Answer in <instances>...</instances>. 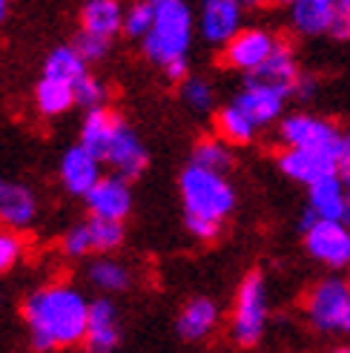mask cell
Instances as JSON below:
<instances>
[{"instance_id": "obj_1", "label": "cell", "mask_w": 350, "mask_h": 353, "mask_svg": "<svg viewBox=\"0 0 350 353\" xmlns=\"http://www.w3.org/2000/svg\"><path fill=\"white\" fill-rule=\"evenodd\" d=\"M23 319L34 350L52 353L83 345L86 319H90V299L78 288L55 281L34 290L23 302Z\"/></svg>"}, {"instance_id": "obj_2", "label": "cell", "mask_w": 350, "mask_h": 353, "mask_svg": "<svg viewBox=\"0 0 350 353\" xmlns=\"http://www.w3.org/2000/svg\"><path fill=\"white\" fill-rule=\"evenodd\" d=\"M178 192L189 236L198 241H216L224 230V221L236 210V187L227 179V172L189 161L178 179Z\"/></svg>"}, {"instance_id": "obj_3", "label": "cell", "mask_w": 350, "mask_h": 353, "mask_svg": "<svg viewBox=\"0 0 350 353\" xmlns=\"http://www.w3.org/2000/svg\"><path fill=\"white\" fill-rule=\"evenodd\" d=\"M144 55L155 66H169L175 61H184L192 41V12L184 0H161L155 3L152 29L141 38Z\"/></svg>"}, {"instance_id": "obj_4", "label": "cell", "mask_w": 350, "mask_h": 353, "mask_svg": "<svg viewBox=\"0 0 350 353\" xmlns=\"http://www.w3.org/2000/svg\"><path fill=\"white\" fill-rule=\"evenodd\" d=\"M270 325V290L261 270H250L241 279L230 313V336L241 347H256Z\"/></svg>"}, {"instance_id": "obj_5", "label": "cell", "mask_w": 350, "mask_h": 353, "mask_svg": "<svg viewBox=\"0 0 350 353\" xmlns=\"http://www.w3.org/2000/svg\"><path fill=\"white\" fill-rule=\"evenodd\" d=\"M305 313L322 333H350V281L339 276L322 279L305 296Z\"/></svg>"}, {"instance_id": "obj_6", "label": "cell", "mask_w": 350, "mask_h": 353, "mask_svg": "<svg viewBox=\"0 0 350 353\" xmlns=\"http://www.w3.org/2000/svg\"><path fill=\"white\" fill-rule=\"evenodd\" d=\"M305 250L313 261L330 270L350 268V227L342 219H316L302 230Z\"/></svg>"}, {"instance_id": "obj_7", "label": "cell", "mask_w": 350, "mask_h": 353, "mask_svg": "<svg viewBox=\"0 0 350 353\" xmlns=\"http://www.w3.org/2000/svg\"><path fill=\"white\" fill-rule=\"evenodd\" d=\"M342 135L333 121L310 115V112H293L278 123V141L282 147H305V150H336L342 152Z\"/></svg>"}, {"instance_id": "obj_8", "label": "cell", "mask_w": 350, "mask_h": 353, "mask_svg": "<svg viewBox=\"0 0 350 353\" xmlns=\"http://www.w3.org/2000/svg\"><path fill=\"white\" fill-rule=\"evenodd\" d=\"M278 46V38L267 29H238L230 41L221 46V61L224 66L236 69V72H253L265 63L273 49Z\"/></svg>"}, {"instance_id": "obj_9", "label": "cell", "mask_w": 350, "mask_h": 353, "mask_svg": "<svg viewBox=\"0 0 350 353\" xmlns=\"http://www.w3.org/2000/svg\"><path fill=\"white\" fill-rule=\"evenodd\" d=\"M278 170L285 172V179L305 187L325 179V175L342 172L336 150H305V147H285L278 152Z\"/></svg>"}, {"instance_id": "obj_10", "label": "cell", "mask_w": 350, "mask_h": 353, "mask_svg": "<svg viewBox=\"0 0 350 353\" xmlns=\"http://www.w3.org/2000/svg\"><path fill=\"white\" fill-rule=\"evenodd\" d=\"M103 164H110L112 172L121 175V179H127V181H135L144 175V170L150 164V152L127 121L121 123L115 138L110 141L107 152H103Z\"/></svg>"}, {"instance_id": "obj_11", "label": "cell", "mask_w": 350, "mask_h": 353, "mask_svg": "<svg viewBox=\"0 0 350 353\" xmlns=\"http://www.w3.org/2000/svg\"><path fill=\"white\" fill-rule=\"evenodd\" d=\"M90 216L124 221L132 213V187L121 175H101L98 184L83 196Z\"/></svg>"}, {"instance_id": "obj_12", "label": "cell", "mask_w": 350, "mask_h": 353, "mask_svg": "<svg viewBox=\"0 0 350 353\" xmlns=\"http://www.w3.org/2000/svg\"><path fill=\"white\" fill-rule=\"evenodd\" d=\"M121 342V316L110 296L90 302V319H86L83 347L90 353H112Z\"/></svg>"}, {"instance_id": "obj_13", "label": "cell", "mask_w": 350, "mask_h": 353, "mask_svg": "<svg viewBox=\"0 0 350 353\" xmlns=\"http://www.w3.org/2000/svg\"><path fill=\"white\" fill-rule=\"evenodd\" d=\"M101 167H103L101 158L92 150H86L78 141V144L69 147L63 152V158H61V184L66 187L69 196L83 199L86 192L98 184L101 175H103Z\"/></svg>"}, {"instance_id": "obj_14", "label": "cell", "mask_w": 350, "mask_h": 353, "mask_svg": "<svg viewBox=\"0 0 350 353\" xmlns=\"http://www.w3.org/2000/svg\"><path fill=\"white\" fill-rule=\"evenodd\" d=\"M241 12H244L241 0H201L198 29L204 41L224 46L241 29Z\"/></svg>"}, {"instance_id": "obj_15", "label": "cell", "mask_w": 350, "mask_h": 353, "mask_svg": "<svg viewBox=\"0 0 350 353\" xmlns=\"http://www.w3.org/2000/svg\"><path fill=\"white\" fill-rule=\"evenodd\" d=\"M299 78H302V69H299V63H296L293 49L287 43H282V41H278V46L273 49V55L247 75V81L270 86V90L282 92L285 98H293Z\"/></svg>"}, {"instance_id": "obj_16", "label": "cell", "mask_w": 350, "mask_h": 353, "mask_svg": "<svg viewBox=\"0 0 350 353\" xmlns=\"http://www.w3.org/2000/svg\"><path fill=\"white\" fill-rule=\"evenodd\" d=\"M285 95L270 90V86H261V83H253L247 81L244 83V90L236 95V107L247 115L258 130L270 127V123H276L278 118H282V110H285Z\"/></svg>"}, {"instance_id": "obj_17", "label": "cell", "mask_w": 350, "mask_h": 353, "mask_svg": "<svg viewBox=\"0 0 350 353\" xmlns=\"http://www.w3.org/2000/svg\"><path fill=\"white\" fill-rule=\"evenodd\" d=\"M218 319H221V310L213 299L196 296V299H187L184 307L178 310L175 327H178V336L184 342H201L207 336H213V330L218 327Z\"/></svg>"}, {"instance_id": "obj_18", "label": "cell", "mask_w": 350, "mask_h": 353, "mask_svg": "<svg viewBox=\"0 0 350 353\" xmlns=\"http://www.w3.org/2000/svg\"><path fill=\"white\" fill-rule=\"evenodd\" d=\"M38 216V199L26 184L0 179V224L12 230H23Z\"/></svg>"}, {"instance_id": "obj_19", "label": "cell", "mask_w": 350, "mask_h": 353, "mask_svg": "<svg viewBox=\"0 0 350 353\" xmlns=\"http://www.w3.org/2000/svg\"><path fill=\"white\" fill-rule=\"evenodd\" d=\"M124 123L118 112H112L110 107H95V110H86V118L81 123V144L86 150H92L101 161H103V152H107L110 141L115 138L118 127Z\"/></svg>"}, {"instance_id": "obj_20", "label": "cell", "mask_w": 350, "mask_h": 353, "mask_svg": "<svg viewBox=\"0 0 350 353\" xmlns=\"http://www.w3.org/2000/svg\"><path fill=\"white\" fill-rule=\"evenodd\" d=\"M81 29L112 41L124 29V6H121V0H86L81 6Z\"/></svg>"}, {"instance_id": "obj_21", "label": "cell", "mask_w": 350, "mask_h": 353, "mask_svg": "<svg viewBox=\"0 0 350 353\" xmlns=\"http://www.w3.org/2000/svg\"><path fill=\"white\" fill-rule=\"evenodd\" d=\"M307 210L316 219H342L344 216V179L342 172L325 175L307 187Z\"/></svg>"}, {"instance_id": "obj_22", "label": "cell", "mask_w": 350, "mask_h": 353, "mask_svg": "<svg viewBox=\"0 0 350 353\" xmlns=\"http://www.w3.org/2000/svg\"><path fill=\"white\" fill-rule=\"evenodd\" d=\"M34 107L46 118H58V115L69 112L75 107V86L66 81H58V78L41 75L38 86H34Z\"/></svg>"}, {"instance_id": "obj_23", "label": "cell", "mask_w": 350, "mask_h": 353, "mask_svg": "<svg viewBox=\"0 0 350 353\" xmlns=\"http://www.w3.org/2000/svg\"><path fill=\"white\" fill-rule=\"evenodd\" d=\"M339 0H296L293 9V26L299 34H325L330 32V21H333Z\"/></svg>"}, {"instance_id": "obj_24", "label": "cell", "mask_w": 350, "mask_h": 353, "mask_svg": "<svg viewBox=\"0 0 350 353\" xmlns=\"http://www.w3.org/2000/svg\"><path fill=\"white\" fill-rule=\"evenodd\" d=\"M86 279H90V285L101 293H124L132 288V270L110 256L95 259L90 264V270H86Z\"/></svg>"}, {"instance_id": "obj_25", "label": "cell", "mask_w": 350, "mask_h": 353, "mask_svg": "<svg viewBox=\"0 0 350 353\" xmlns=\"http://www.w3.org/2000/svg\"><path fill=\"white\" fill-rule=\"evenodd\" d=\"M256 132H258V127L236 107V103H230V107H221L216 112V135L224 138L230 147L250 144V141L256 138Z\"/></svg>"}, {"instance_id": "obj_26", "label": "cell", "mask_w": 350, "mask_h": 353, "mask_svg": "<svg viewBox=\"0 0 350 353\" xmlns=\"http://www.w3.org/2000/svg\"><path fill=\"white\" fill-rule=\"evenodd\" d=\"M90 63H86L81 55H78V49L75 46H58V49H52L46 61H43V75L49 78H58V81H66V83H78L90 69H86Z\"/></svg>"}, {"instance_id": "obj_27", "label": "cell", "mask_w": 350, "mask_h": 353, "mask_svg": "<svg viewBox=\"0 0 350 353\" xmlns=\"http://www.w3.org/2000/svg\"><path fill=\"white\" fill-rule=\"evenodd\" d=\"M86 230H90L92 253H98V256H110L124 244V221L90 216L86 219Z\"/></svg>"}, {"instance_id": "obj_28", "label": "cell", "mask_w": 350, "mask_h": 353, "mask_svg": "<svg viewBox=\"0 0 350 353\" xmlns=\"http://www.w3.org/2000/svg\"><path fill=\"white\" fill-rule=\"evenodd\" d=\"M192 164L198 167H207V170H216V172H230L233 167V150L227 144L224 138L218 135H209V138H201L196 147H192Z\"/></svg>"}, {"instance_id": "obj_29", "label": "cell", "mask_w": 350, "mask_h": 353, "mask_svg": "<svg viewBox=\"0 0 350 353\" xmlns=\"http://www.w3.org/2000/svg\"><path fill=\"white\" fill-rule=\"evenodd\" d=\"M213 86H209V81L204 78H196V75H187L181 81V101L187 103V107L192 112H209L213 110Z\"/></svg>"}, {"instance_id": "obj_30", "label": "cell", "mask_w": 350, "mask_h": 353, "mask_svg": "<svg viewBox=\"0 0 350 353\" xmlns=\"http://www.w3.org/2000/svg\"><path fill=\"white\" fill-rule=\"evenodd\" d=\"M152 21H155V3H150V0H135L132 6L124 9V32L130 38H144L152 29Z\"/></svg>"}, {"instance_id": "obj_31", "label": "cell", "mask_w": 350, "mask_h": 353, "mask_svg": "<svg viewBox=\"0 0 350 353\" xmlns=\"http://www.w3.org/2000/svg\"><path fill=\"white\" fill-rule=\"evenodd\" d=\"M107 86L103 81H98L95 75L86 72L78 83H75V103L83 110H95V107H107Z\"/></svg>"}, {"instance_id": "obj_32", "label": "cell", "mask_w": 350, "mask_h": 353, "mask_svg": "<svg viewBox=\"0 0 350 353\" xmlns=\"http://www.w3.org/2000/svg\"><path fill=\"white\" fill-rule=\"evenodd\" d=\"M23 256V241L12 227H0V276L9 273Z\"/></svg>"}, {"instance_id": "obj_33", "label": "cell", "mask_w": 350, "mask_h": 353, "mask_svg": "<svg viewBox=\"0 0 350 353\" xmlns=\"http://www.w3.org/2000/svg\"><path fill=\"white\" fill-rule=\"evenodd\" d=\"M78 49V55L86 61V63H95L101 58H107V52H110V38H101V34H92V32H83L75 38L72 43Z\"/></svg>"}, {"instance_id": "obj_34", "label": "cell", "mask_w": 350, "mask_h": 353, "mask_svg": "<svg viewBox=\"0 0 350 353\" xmlns=\"http://www.w3.org/2000/svg\"><path fill=\"white\" fill-rule=\"evenodd\" d=\"M63 253L69 259H83V256H90L92 253V244H90V230H86V221L75 224V227H69V230L63 233Z\"/></svg>"}, {"instance_id": "obj_35", "label": "cell", "mask_w": 350, "mask_h": 353, "mask_svg": "<svg viewBox=\"0 0 350 353\" xmlns=\"http://www.w3.org/2000/svg\"><path fill=\"white\" fill-rule=\"evenodd\" d=\"M330 34L336 41H350V3H336L333 21H330Z\"/></svg>"}, {"instance_id": "obj_36", "label": "cell", "mask_w": 350, "mask_h": 353, "mask_svg": "<svg viewBox=\"0 0 350 353\" xmlns=\"http://www.w3.org/2000/svg\"><path fill=\"white\" fill-rule=\"evenodd\" d=\"M339 170L342 175H350V132L342 135V152H339Z\"/></svg>"}, {"instance_id": "obj_37", "label": "cell", "mask_w": 350, "mask_h": 353, "mask_svg": "<svg viewBox=\"0 0 350 353\" xmlns=\"http://www.w3.org/2000/svg\"><path fill=\"white\" fill-rule=\"evenodd\" d=\"M313 92H316V81H313L310 75H302L299 83H296V92H293V95H296V98H310Z\"/></svg>"}, {"instance_id": "obj_38", "label": "cell", "mask_w": 350, "mask_h": 353, "mask_svg": "<svg viewBox=\"0 0 350 353\" xmlns=\"http://www.w3.org/2000/svg\"><path fill=\"white\" fill-rule=\"evenodd\" d=\"M344 179V216H342V221L350 227V175H342Z\"/></svg>"}, {"instance_id": "obj_39", "label": "cell", "mask_w": 350, "mask_h": 353, "mask_svg": "<svg viewBox=\"0 0 350 353\" xmlns=\"http://www.w3.org/2000/svg\"><path fill=\"white\" fill-rule=\"evenodd\" d=\"M9 14V0H0V21H6Z\"/></svg>"}, {"instance_id": "obj_40", "label": "cell", "mask_w": 350, "mask_h": 353, "mask_svg": "<svg viewBox=\"0 0 350 353\" xmlns=\"http://www.w3.org/2000/svg\"><path fill=\"white\" fill-rule=\"evenodd\" d=\"M244 6H261V3H270V0H241Z\"/></svg>"}, {"instance_id": "obj_41", "label": "cell", "mask_w": 350, "mask_h": 353, "mask_svg": "<svg viewBox=\"0 0 350 353\" xmlns=\"http://www.w3.org/2000/svg\"><path fill=\"white\" fill-rule=\"evenodd\" d=\"M270 3H276V6H293L296 0H270Z\"/></svg>"}, {"instance_id": "obj_42", "label": "cell", "mask_w": 350, "mask_h": 353, "mask_svg": "<svg viewBox=\"0 0 350 353\" xmlns=\"http://www.w3.org/2000/svg\"><path fill=\"white\" fill-rule=\"evenodd\" d=\"M330 353H350V345H342V347H336V350H330Z\"/></svg>"}, {"instance_id": "obj_43", "label": "cell", "mask_w": 350, "mask_h": 353, "mask_svg": "<svg viewBox=\"0 0 350 353\" xmlns=\"http://www.w3.org/2000/svg\"><path fill=\"white\" fill-rule=\"evenodd\" d=\"M150 3H161V0H150Z\"/></svg>"}, {"instance_id": "obj_44", "label": "cell", "mask_w": 350, "mask_h": 353, "mask_svg": "<svg viewBox=\"0 0 350 353\" xmlns=\"http://www.w3.org/2000/svg\"><path fill=\"white\" fill-rule=\"evenodd\" d=\"M339 3H350V0H339Z\"/></svg>"}]
</instances>
